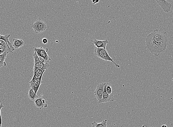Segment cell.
Returning <instances> with one entry per match:
<instances>
[{
    "instance_id": "1",
    "label": "cell",
    "mask_w": 173,
    "mask_h": 127,
    "mask_svg": "<svg viewBox=\"0 0 173 127\" xmlns=\"http://www.w3.org/2000/svg\"><path fill=\"white\" fill-rule=\"evenodd\" d=\"M146 48L151 54L158 57L166 51L169 44V38L166 32L159 31L155 29L145 38Z\"/></svg>"
},
{
    "instance_id": "2",
    "label": "cell",
    "mask_w": 173,
    "mask_h": 127,
    "mask_svg": "<svg viewBox=\"0 0 173 127\" xmlns=\"http://www.w3.org/2000/svg\"><path fill=\"white\" fill-rule=\"evenodd\" d=\"M94 53L96 56L100 59L106 61H109V62H112L115 65L116 68H119L120 67V65L115 62L113 59L110 57L106 49L98 48L96 47L94 50Z\"/></svg>"
},
{
    "instance_id": "3",
    "label": "cell",
    "mask_w": 173,
    "mask_h": 127,
    "mask_svg": "<svg viewBox=\"0 0 173 127\" xmlns=\"http://www.w3.org/2000/svg\"><path fill=\"white\" fill-rule=\"evenodd\" d=\"M31 27L37 34L43 33L47 28L46 23L42 21L40 18L36 20L34 22H32L31 24Z\"/></svg>"
},
{
    "instance_id": "4",
    "label": "cell",
    "mask_w": 173,
    "mask_h": 127,
    "mask_svg": "<svg viewBox=\"0 0 173 127\" xmlns=\"http://www.w3.org/2000/svg\"><path fill=\"white\" fill-rule=\"evenodd\" d=\"M34 58V70H36L37 68H40L44 70H48L49 67L50 66V64L49 63L44 64L40 61L38 57L37 53L36 51H34V53L33 55Z\"/></svg>"
},
{
    "instance_id": "5",
    "label": "cell",
    "mask_w": 173,
    "mask_h": 127,
    "mask_svg": "<svg viewBox=\"0 0 173 127\" xmlns=\"http://www.w3.org/2000/svg\"><path fill=\"white\" fill-rule=\"evenodd\" d=\"M34 51L36 52L38 56L44 58L47 63H49V62L51 60V59L47 53L49 50L48 48H44L42 47H41L40 48L34 47Z\"/></svg>"
},
{
    "instance_id": "6",
    "label": "cell",
    "mask_w": 173,
    "mask_h": 127,
    "mask_svg": "<svg viewBox=\"0 0 173 127\" xmlns=\"http://www.w3.org/2000/svg\"><path fill=\"white\" fill-rule=\"evenodd\" d=\"M34 75L31 80L29 82L30 87L33 86L35 83L43 76L45 70L40 68H37L36 70H34Z\"/></svg>"
},
{
    "instance_id": "7",
    "label": "cell",
    "mask_w": 173,
    "mask_h": 127,
    "mask_svg": "<svg viewBox=\"0 0 173 127\" xmlns=\"http://www.w3.org/2000/svg\"><path fill=\"white\" fill-rule=\"evenodd\" d=\"M106 83H103L98 84L95 91L94 92L95 96H96L98 102L101 100L103 97L104 88Z\"/></svg>"
},
{
    "instance_id": "8",
    "label": "cell",
    "mask_w": 173,
    "mask_h": 127,
    "mask_svg": "<svg viewBox=\"0 0 173 127\" xmlns=\"http://www.w3.org/2000/svg\"><path fill=\"white\" fill-rule=\"evenodd\" d=\"M107 86V84L106 83L105 85L104 88L103 97H102L101 100L98 102L99 103H105V102H113L115 100L114 95L113 94H108L107 93L106 91Z\"/></svg>"
},
{
    "instance_id": "9",
    "label": "cell",
    "mask_w": 173,
    "mask_h": 127,
    "mask_svg": "<svg viewBox=\"0 0 173 127\" xmlns=\"http://www.w3.org/2000/svg\"><path fill=\"white\" fill-rule=\"evenodd\" d=\"M157 4L163 9L164 12L168 13L171 11L172 4L166 0H155Z\"/></svg>"
},
{
    "instance_id": "10",
    "label": "cell",
    "mask_w": 173,
    "mask_h": 127,
    "mask_svg": "<svg viewBox=\"0 0 173 127\" xmlns=\"http://www.w3.org/2000/svg\"><path fill=\"white\" fill-rule=\"evenodd\" d=\"M35 106L39 109H42L44 108H47L48 107L47 104L46 103L45 99L42 97H38L34 101Z\"/></svg>"
},
{
    "instance_id": "11",
    "label": "cell",
    "mask_w": 173,
    "mask_h": 127,
    "mask_svg": "<svg viewBox=\"0 0 173 127\" xmlns=\"http://www.w3.org/2000/svg\"><path fill=\"white\" fill-rule=\"evenodd\" d=\"M93 42L96 47L98 48H104L106 49L107 44L109 43L108 39L106 40L101 41L96 39L93 40L91 41Z\"/></svg>"
},
{
    "instance_id": "12",
    "label": "cell",
    "mask_w": 173,
    "mask_h": 127,
    "mask_svg": "<svg viewBox=\"0 0 173 127\" xmlns=\"http://www.w3.org/2000/svg\"><path fill=\"white\" fill-rule=\"evenodd\" d=\"M5 53L8 54L9 53H13V52L8 46L6 42L4 41L2 44H0V55Z\"/></svg>"
},
{
    "instance_id": "13",
    "label": "cell",
    "mask_w": 173,
    "mask_h": 127,
    "mask_svg": "<svg viewBox=\"0 0 173 127\" xmlns=\"http://www.w3.org/2000/svg\"><path fill=\"white\" fill-rule=\"evenodd\" d=\"M13 46L15 49H17L21 48L23 46L24 44V42L22 39L15 38L13 40Z\"/></svg>"
},
{
    "instance_id": "14",
    "label": "cell",
    "mask_w": 173,
    "mask_h": 127,
    "mask_svg": "<svg viewBox=\"0 0 173 127\" xmlns=\"http://www.w3.org/2000/svg\"><path fill=\"white\" fill-rule=\"evenodd\" d=\"M10 36V34H7L4 36V35L0 33V39L5 41L6 43L7 44V45L9 47V48L11 49L12 51L14 52L15 51V49L13 47V46L12 45L11 43L10 42L9 39Z\"/></svg>"
},
{
    "instance_id": "15",
    "label": "cell",
    "mask_w": 173,
    "mask_h": 127,
    "mask_svg": "<svg viewBox=\"0 0 173 127\" xmlns=\"http://www.w3.org/2000/svg\"><path fill=\"white\" fill-rule=\"evenodd\" d=\"M42 77H41L38 80L36 81L35 83L33 86H32L30 88H31L34 91L36 94H37V92L39 91V87L44 82L42 81Z\"/></svg>"
},
{
    "instance_id": "16",
    "label": "cell",
    "mask_w": 173,
    "mask_h": 127,
    "mask_svg": "<svg viewBox=\"0 0 173 127\" xmlns=\"http://www.w3.org/2000/svg\"><path fill=\"white\" fill-rule=\"evenodd\" d=\"M92 126L93 127H107V120L105 119L99 123L94 121L92 123Z\"/></svg>"
},
{
    "instance_id": "17",
    "label": "cell",
    "mask_w": 173,
    "mask_h": 127,
    "mask_svg": "<svg viewBox=\"0 0 173 127\" xmlns=\"http://www.w3.org/2000/svg\"><path fill=\"white\" fill-rule=\"evenodd\" d=\"M38 96L34 91L31 88H30L28 92L29 99L30 100L34 101L38 97Z\"/></svg>"
},
{
    "instance_id": "18",
    "label": "cell",
    "mask_w": 173,
    "mask_h": 127,
    "mask_svg": "<svg viewBox=\"0 0 173 127\" xmlns=\"http://www.w3.org/2000/svg\"><path fill=\"white\" fill-rule=\"evenodd\" d=\"M7 53H5L0 55V68L7 65V64L4 62V61L7 57Z\"/></svg>"
},
{
    "instance_id": "19",
    "label": "cell",
    "mask_w": 173,
    "mask_h": 127,
    "mask_svg": "<svg viewBox=\"0 0 173 127\" xmlns=\"http://www.w3.org/2000/svg\"><path fill=\"white\" fill-rule=\"evenodd\" d=\"M106 91L108 94H112V88L111 84L109 83H107Z\"/></svg>"
},
{
    "instance_id": "20",
    "label": "cell",
    "mask_w": 173,
    "mask_h": 127,
    "mask_svg": "<svg viewBox=\"0 0 173 127\" xmlns=\"http://www.w3.org/2000/svg\"><path fill=\"white\" fill-rule=\"evenodd\" d=\"M4 107L3 103L1 102H0V127H1V125H2V119H1V109Z\"/></svg>"
},
{
    "instance_id": "21",
    "label": "cell",
    "mask_w": 173,
    "mask_h": 127,
    "mask_svg": "<svg viewBox=\"0 0 173 127\" xmlns=\"http://www.w3.org/2000/svg\"><path fill=\"white\" fill-rule=\"evenodd\" d=\"M38 57H39L40 61V62H42V63H43L44 64H48L47 63V62H46V61L45 59H44V58L41 57L39 56H38Z\"/></svg>"
},
{
    "instance_id": "22",
    "label": "cell",
    "mask_w": 173,
    "mask_h": 127,
    "mask_svg": "<svg viewBox=\"0 0 173 127\" xmlns=\"http://www.w3.org/2000/svg\"><path fill=\"white\" fill-rule=\"evenodd\" d=\"M91 1L93 3V5H95V4L99 2V0H91Z\"/></svg>"
},
{
    "instance_id": "23",
    "label": "cell",
    "mask_w": 173,
    "mask_h": 127,
    "mask_svg": "<svg viewBox=\"0 0 173 127\" xmlns=\"http://www.w3.org/2000/svg\"><path fill=\"white\" fill-rule=\"evenodd\" d=\"M42 42L43 44L45 45V44H47V42H48V40L46 38H44L42 40Z\"/></svg>"
},
{
    "instance_id": "24",
    "label": "cell",
    "mask_w": 173,
    "mask_h": 127,
    "mask_svg": "<svg viewBox=\"0 0 173 127\" xmlns=\"http://www.w3.org/2000/svg\"><path fill=\"white\" fill-rule=\"evenodd\" d=\"M161 127H168L167 126V125H162Z\"/></svg>"
},
{
    "instance_id": "25",
    "label": "cell",
    "mask_w": 173,
    "mask_h": 127,
    "mask_svg": "<svg viewBox=\"0 0 173 127\" xmlns=\"http://www.w3.org/2000/svg\"><path fill=\"white\" fill-rule=\"evenodd\" d=\"M172 81H173V78L172 79Z\"/></svg>"
}]
</instances>
